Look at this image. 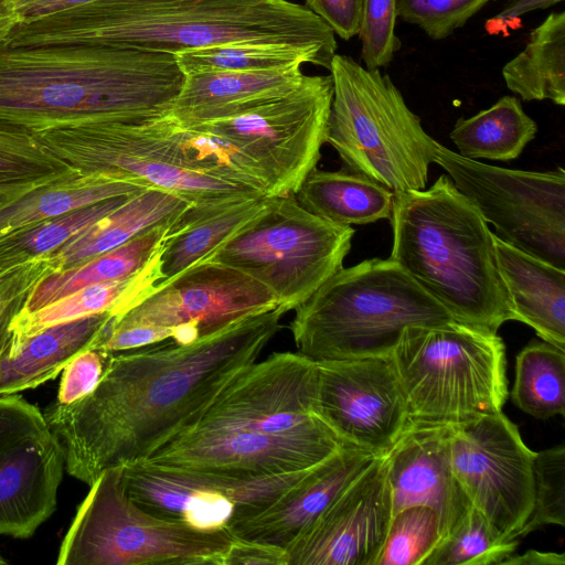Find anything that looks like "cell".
Listing matches in <instances>:
<instances>
[{
	"instance_id": "6da1fadb",
	"label": "cell",
	"mask_w": 565,
	"mask_h": 565,
	"mask_svg": "<svg viewBox=\"0 0 565 565\" xmlns=\"http://www.w3.org/2000/svg\"><path fill=\"white\" fill-rule=\"evenodd\" d=\"M286 312L252 315L186 344L167 339L111 353L89 394L43 413L66 471L90 486L107 469L146 460L258 360Z\"/></svg>"
},
{
	"instance_id": "7a4b0ae2",
	"label": "cell",
	"mask_w": 565,
	"mask_h": 565,
	"mask_svg": "<svg viewBox=\"0 0 565 565\" xmlns=\"http://www.w3.org/2000/svg\"><path fill=\"white\" fill-rule=\"evenodd\" d=\"M316 362L276 352L242 370L149 463L256 478L309 469L343 447L315 408Z\"/></svg>"
},
{
	"instance_id": "3957f363",
	"label": "cell",
	"mask_w": 565,
	"mask_h": 565,
	"mask_svg": "<svg viewBox=\"0 0 565 565\" xmlns=\"http://www.w3.org/2000/svg\"><path fill=\"white\" fill-rule=\"evenodd\" d=\"M231 42L287 43L337 54L335 34L288 0H93L19 22L3 44H108L177 53Z\"/></svg>"
},
{
	"instance_id": "277c9868",
	"label": "cell",
	"mask_w": 565,
	"mask_h": 565,
	"mask_svg": "<svg viewBox=\"0 0 565 565\" xmlns=\"http://www.w3.org/2000/svg\"><path fill=\"white\" fill-rule=\"evenodd\" d=\"M183 81L172 53L0 42V121L28 129L71 128L166 113Z\"/></svg>"
},
{
	"instance_id": "5b68a950",
	"label": "cell",
	"mask_w": 565,
	"mask_h": 565,
	"mask_svg": "<svg viewBox=\"0 0 565 565\" xmlns=\"http://www.w3.org/2000/svg\"><path fill=\"white\" fill-rule=\"evenodd\" d=\"M390 222L388 258L456 320L491 332L514 320L495 264L492 232L447 174L428 189L394 193Z\"/></svg>"
},
{
	"instance_id": "8992f818",
	"label": "cell",
	"mask_w": 565,
	"mask_h": 565,
	"mask_svg": "<svg viewBox=\"0 0 565 565\" xmlns=\"http://www.w3.org/2000/svg\"><path fill=\"white\" fill-rule=\"evenodd\" d=\"M295 310L290 332L312 361L391 356L407 328L458 321L391 258L342 267Z\"/></svg>"
},
{
	"instance_id": "52a82bcc",
	"label": "cell",
	"mask_w": 565,
	"mask_h": 565,
	"mask_svg": "<svg viewBox=\"0 0 565 565\" xmlns=\"http://www.w3.org/2000/svg\"><path fill=\"white\" fill-rule=\"evenodd\" d=\"M329 71L333 97L327 142L337 150L345 170L393 193L425 189L436 140L391 77L341 54L333 56Z\"/></svg>"
},
{
	"instance_id": "ba28073f",
	"label": "cell",
	"mask_w": 565,
	"mask_h": 565,
	"mask_svg": "<svg viewBox=\"0 0 565 565\" xmlns=\"http://www.w3.org/2000/svg\"><path fill=\"white\" fill-rule=\"evenodd\" d=\"M409 424L454 425L502 412L505 345L497 332L459 321L407 328L391 354Z\"/></svg>"
},
{
	"instance_id": "9c48e42d",
	"label": "cell",
	"mask_w": 565,
	"mask_h": 565,
	"mask_svg": "<svg viewBox=\"0 0 565 565\" xmlns=\"http://www.w3.org/2000/svg\"><path fill=\"white\" fill-rule=\"evenodd\" d=\"M232 539L227 529L202 531L146 511L129 497L121 466L103 471L90 484L56 563L221 565Z\"/></svg>"
},
{
	"instance_id": "30bf717a",
	"label": "cell",
	"mask_w": 565,
	"mask_h": 565,
	"mask_svg": "<svg viewBox=\"0 0 565 565\" xmlns=\"http://www.w3.org/2000/svg\"><path fill=\"white\" fill-rule=\"evenodd\" d=\"M353 235L351 226L308 212L295 196H270L258 216L202 262L250 276L290 311L343 267Z\"/></svg>"
},
{
	"instance_id": "8fae6325",
	"label": "cell",
	"mask_w": 565,
	"mask_h": 565,
	"mask_svg": "<svg viewBox=\"0 0 565 565\" xmlns=\"http://www.w3.org/2000/svg\"><path fill=\"white\" fill-rule=\"evenodd\" d=\"M434 162L507 244L565 269V171H523L471 160L435 143Z\"/></svg>"
},
{
	"instance_id": "7c38bea8",
	"label": "cell",
	"mask_w": 565,
	"mask_h": 565,
	"mask_svg": "<svg viewBox=\"0 0 565 565\" xmlns=\"http://www.w3.org/2000/svg\"><path fill=\"white\" fill-rule=\"evenodd\" d=\"M332 97L331 75H306L285 96L234 117L188 127L234 145L259 168L270 196H294L320 160Z\"/></svg>"
},
{
	"instance_id": "4fadbf2b",
	"label": "cell",
	"mask_w": 565,
	"mask_h": 565,
	"mask_svg": "<svg viewBox=\"0 0 565 565\" xmlns=\"http://www.w3.org/2000/svg\"><path fill=\"white\" fill-rule=\"evenodd\" d=\"M71 128L84 141L83 160L88 175L170 191L196 207H218L264 196L181 167L169 136L168 111Z\"/></svg>"
},
{
	"instance_id": "5bb4252c",
	"label": "cell",
	"mask_w": 565,
	"mask_h": 565,
	"mask_svg": "<svg viewBox=\"0 0 565 565\" xmlns=\"http://www.w3.org/2000/svg\"><path fill=\"white\" fill-rule=\"evenodd\" d=\"M278 306L274 294L230 266L201 262L156 286L111 323L153 329L159 341L186 344Z\"/></svg>"
},
{
	"instance_id": "9a60e30c",
	"label": "cell",
	"mask_w": 565,
	"mask_h": 565,
	"mask_svg": "<svg viewBox=\"0 0 565 565\" xmlns=\"http://www.w3.org/2000/svg\"><path fill=\"white\" fill-rule=\"evenodd\" d=\"M535 454L502 412L451 425L454 475L470 504L508 537H520L533 509Z\"/></svg>"
},
{
	"instance_id": "2e32d148",
	"label": "cell",
	"mask_w": 565,
	"mask_h": 565,
	"mask_svg": "<svg viewBox=\"0 0 565 565\" xmlns=\"http://www.w3.org/2000/svg\"><path fill=\"white\" fill-rule=\"evenodd\" d=\"M124 467L129 497L146 511L202 531L226 529L258 513L311 468L256 478L162 467L138 461Z\"/></svg>"
},
{
	"instance_id": "e0dca14e",
	"label": "cell",
	"mask_w": 565,
	"mask_h": 565,
	"mask_svg": "<svg viewBox=\"0 0 565 565\" xmlns=\"http://www.w3.org/2000/svg\"><path fill=\"white\" fill-rule=\"evenodd\" d=\"M315 408L343 446L386 452L409 425L391 356L315 361Z\"/></svg>"
},
{
	"instance_id": "ac0fdd59",
	"label": "cell",
	"mask_w": 565,
	"mask_h": 565,
	"mask_svg": "<svg viewBox=\"0 0 565 565\" xmlns=\"http://www.w3.org/2000/svg\"><path fill=\"white\" fill-rule=\"evenodd\" d=\"M392 519L382 454L286 546L289 565H376Z\"/></svg>"
},
{
	"instance_id": "d6986e66",
	"label": "cell",
	"mask_w": 565,
	"mask_h": 565,
	"mask_svg": "<svg viewBox=\"0 0 565 565\" xmlns=\"http://www.w3.org/2000/svg\"><path fill=\"white\" fill-rule=\"evenodd\" d=\"M450 435L451 425L411 423L383 454L393 515L414 505L433 509L439 520L440 540L471 507L452 471Z\"/></svg>"
},
{
	"instance_id": "ffe728a7",
	"label": "cell",
	"mask_w": 565,
	"mask_h": 565,
	"mask_svg": "<svg viewBox=\"0 0 565 565\" xmlns=\"http://www.w3.org/2000/svg\"><path fill=\"white\" fill-rule=\"evenodd\" d=\"M377 456L343 446L268 507L226 529L234 536L286 548Z\"/></svg>"
},
{
	"instance_id": "44dd1931",
	"label": "cell",
	"mask_w": 565,
	"mask_h": 565,
	"mask_svg": "<svg viewBox=\"0 0 565 565\" xmlns=\"http://www.w3.org/2000/svg\"><path fill=\"white\" fill-rule=\"evenodd\" d=\"M64 451L49 430L0 452V535L29 539L55 511Z\"/></svg>"
},
{
	"instance_id": "7402d4cb",
	"label": "cell",
	"mask_w": 565,
	"mask_h": 565,
	"mask_svg": "<svg viewBox=\"0 0 565 565\" xmlns=\"http://www.w3.org/2000/svg\"><path fill=\"white\" fill-rule=\"evenodd\" d=\"M305 76L301 66L184 75L168 114L184 127L234 117L292 92Z\"/></svg>"
},
{
	"instance_id": "603a6c76",
	"label": "cell",
	"mask_w": 565,
	"mask_h": 565,
	"mask_svg": "<svg viewBox=\"0 0 565 565\" xmlns=\"http://www.w3.org/2000/svg\"><path fill=\"white\" fill-rule=\"evenodd\" d=\"M492 242L514 320L530 326L543 341L565 351V269L507 244L493 233Z\"/></svg>"
},
{
	"instance_id": "cb8c5ba5",
	"label": "cell",
	"mask_w": 565,
	"mask_h": 565,
	"mask_svg": "<svg viewBox=\"0 0 565 565\" xmlns=\"http://www.w3.org/2000/svg\"><path fill=\"white\" fill-rule=\"evenodd\" d=\"M109 311L47 327L26 338L13 352L0 355V396L38 387L55 379L79 353L107 338Z\"/></svg>"
},
{
	"instance_id": "d4e9b609",
	"label": "cell",
	"mask_w": 565,
	"mask_h": 565,
	"mask_svg": "<svg viewBox=\"0 0 565 565\" xmlns=\"http://www.w3.org/2000/svg\"><path fill=\"white\" fill-rule=\"evenodd\" d=\"M191 205L170 191L147 188L65 242L57 253V260L64 269L73 268L119 247L153 226L171 224Z\"/></svg>"
},
{
	"instance_id": "484cf974",
	"label": "cell",
	"mask_w": 565,
	"mask_h": 565,
	"mask_svg": "<svg viewBox=\"0 0 565 565\" xmlns=\"http://www.w3.org/2000/svg\"><path fill=\"white\" fill-rule=\"evenodd\" d=\"M158 253L136 275L83 288L32 312L19 311L11 322L10 337L3 352H13L26 338L51 326L105 311L115 318L119 317L151 291L156 284L154 263Z\"/></svg>"
},
{
	"instance_id": "4316f807",
	"label": "cell",
	"mask_w": 565,
	"mask_h": 565,
	"mask_svg": "<svg viewBox=\"0 0 565 565\" xmlns=\"http://www.w3.org/2000/svg\"><path fill=\"white\" fill-rule=\"evenodd\" d=\"M308 212L339 225H365L390 220L394 193L348 170L324 171L317 167L294 195Z\"/></svg>"
},
{
	"instance_id": "83f0119b",
	"label": "cell",
	"mask_w": 565,
	"mask_h": 565,
	"mask_svg": "<svg viewBox=\"0 0 565 565\" xmlns=\"http://www.w3.org/2000/svg\"><path fill=\"white\" fill-rule=\"evenodd\" d=\"M169 227L170 224L153 226L115 249L46 277L20 311L32 312L83 288L136 275L158 253Z\"/></svg>"
},
{
	"instance_id": "f1b7e54d",
	"label": "cell",
	"mask_w": 565,
	"mask_h": 565,
	"mask_svg": "<svg viewBox=\"0 0 565 565\" xmlns=\"http://www.w3.org/2000/svg\"><path fill=\"white\" fill-rule=\"evenodd\" d=\"M507 87L523 100L565 105V12L534 28L525 47L502 67Z\"/></svg>"
},
{
	"instance_id": "f546056e",
	"label": "cell",
	"mask_w": 565,
	"mask_h": 565,
	"mask_svg": "<svg viewBox=\"0 0 565 565\" xmlns=\"http://www.w3.org/2000/svg\"><path fill=\"white\" fill-rule=\"evenodd\" d=\"M269 199L270 196H263L239 201L166 235L154 263L153 287L207 258L225 241L258 216L268 205Z\"/></svg>"
},
{
	"instance_id": "4dcf8cb0",
	"label": "cell",
	"mask_w": 565,
	"mask_h": 565,
	"mask_svg": "<svg viewBox=\"0 0 565 565\" xmlns=\"http://www.w3.org/2000/svg\"><path fill=\"white\" fill-rule=\"evenodd\" d=\"M535 121L514 96H503L490 108L459 118L450 139L459 154L471 159L508 161L518 158L536 135Z\"/></svg>"
},
{
	"instance_id": "1f68e13d",
	"label": "cell",
	"mask_w": 565,
	"mask_h": 565,
	"mask_svg": "<svg viewBox=\"0 0 565 565\" xmlns=\"http://www.w3.org/2000/svg\"><path fill=\"white\" fill-rule=\"evenodd\" d=\"M184 75L204 72H254L313 64L330 70L332 56L312 46L231 42L174 53Z\"/></svg>"
},
{
	"instance_id": "d6a6232c",
	"label": "cell",
	"mask_w": 565,
	"mask_h": 565,
	"mask_svg": "<svg viewBox=\"0 0 565 565\" xmlns=\"http://www.w3.org/2000/svg\"><path fill=\"white\" fill-rule=\"evenodd\" d=\"M168 116L169 136L181 167L270 196L259 168L234 145L213 134L183 127Z\"/></svg>"
},
{
	"instance_id": "836d02e7",
	"label": "cell",
	"mask_w": 565,
	"mask_h": 565,
	"mask_svg": "<svg viewBox=\"0 0 565 565\" xmlns=\"http://www.w3.org/2000/svg\"><path fill=\"white\" fill-rule=\"evenodd\" d=\"M513 403L537 419L565 414V351L543 341L524 347L515 359Z\"/></svg>"
},
{
	"instance_id": "e575fe53",
	"label": "cell",
	"mask_w": 565,
	"mask_h": 565,
	"mask_svg": "<svg viewBox=\"0 0 565 565\" xmlns=\"http://www.w3.org/2000/svg\"><path fill=\"white\" fill-rule=\"evenodd\" d=\"M147 189L141 184L104 175H88L73 188L44 191L0 212V231L31 225L99 201Z\"/></svg>"
},
{
	"instance_id": "d590c367",
	"label": "cell",
	"mask_w": 565,
	"mask_h": 565,
	"mask_svg": "<svg viewBox=\"0 0 565 565\" xmlns=\"http://www.w3.org/2000/svg\"><path fill=\"white\" fill-rule=\"evenodd\" d=\"M518 545L519 539L503 535L471 505L423 565H501Z\"/></svg>"
},
{
	"instance_id": "8d00e7d4",
	"label": "cell",
	"mask_w": 565,
	"mask_h": 565,
	"mask_svg": "<svg viewBox=\"0 0 565 565\" xmlns=\"http://www.w3.org/2000/svg\"><path fill=\"white\" fill-rule=\"evenodd\" d=\"M440 536L439 520L433 509L406 508L393 515L376 565H423Z\"/></svg>"
},
{
	"instance_id": "74e56055",
	"label": "cell",
	"mask_w": 565,
	"mask_h": 565,
	"mask_svg": "<svg viewBox=\"0 0 565 565\" xmlns=\"http://www.w3.org/2000/svg\"><path fill=\"white\" fill-rule=\"evenodd\" d=\"M533 469V509L520 532V537L544 525H565L564 444L536 452Z\"/></svg>"
},
{
	"instance_id": "f35d334b",
	"label": "cell",
	"mask_w": 565,
	"mask_h": 565,
	"mask_svg": "<svg viewBox=\"0 0 565 565\" xmlns=\"http://www.w3.org/2000/svg\"><path fill=\"white\" fill-rule=\"evenodd\" d=\"M396 0H362L358 35L361 58L369 71L387 66L401 41L395 34Z\"/></svg>"
},
{
	"instance_id": "ab89813d",
	"label": "cell",
	"mask_w": 565,
	"mask_h": 565,
	"mask_svg": "<svg viewBox=\"0 0 565 565\" xmlns=\"http://www.w3.org/2000/svg\"><path fill=\"white\" fill-rule=\"evenodd\" d=\"M488 0H396L403 21L419 26L430 39L443 40L475 15Z\"/></svg>"
},
{
	"instance_id": "60d3db41",
	"label": "cell",
	"mask_w": 565,
	"mask_h": 565,
	"mask_svg": "<svg viewBox=\"0 0 565 565\" xmlns=\"http://www.w3.org/2000/svg\"><path fill=\"white\" fill-rule=\"evenodd\" d=\"M132 194L106 199L65 213L30 231L22 243L35 255L50 252L124 204Z\"/></svg>"
},
{
	"instance_id": "b9f144b4",
	"label": "cell",
	"mask_w": 565,
	"mask_h": 565,
	"mask_svg": "<svg viewBox=\"0 0 565 565\" xmlns=\"http://www.w3.org/2000/svg\"><path fill=\"white\" fill-rule=\"evenodd\" d=\"M110 354L96 348L77 354L62 371L56 403L72 404L89 394L103 376Z\"/></svg>"
},
{
	"instance_id": "7bdbcfd3",
	"label": "cell",
	"mask_w": 565,
	"mask_h": 565,
	"mask_svg": "<svg viewBox=\"0 0 565 565\" xmlns=\"http://www.w3.org/2000/svg\"><path fill=\"white\" fill-rule=\"evenodd\" d=\"M43 413L21 395L0 396V452L49 431Z\"/></svg>"
},
{
	"instance_id": "ee69618b",
	"label": "cell",
	"mask_w": 565,
	"mask_h": 565,
	"mask_svg": "<svg viewBox=\"0 0 565 565\" xmlns=\"http://www.w3.org/2000/svg\"><path fill=\"white\" fill-rule=\"evenodd\" d=\"M305 6L341 39L358 35L362 0H306Z\"/></svg>"
},
{
	"instance_id": "f6af8a7d",
	"label": "cell",
	"mask_w": 565,
	"mask_h": 565,
	"mask_svg": "<svg viewBox=\"0 0 565 565\" xmlns=\"http://www.w3.org/2000/svg\"><path fill=\"white\" fill-rule=\"evenodd\" d=\"M221 565H289L286 548L233 535Z\"/></svg>"
},
{
	"instance_id": "bcb514c9",
	"label": "cell",
	"mask_w": 565,
	"mask_h": 565,
	"mask_svg": "<svg viewBox=\"0 0 565 565\" xmlns=\"http://www.w3.org/2000/svg\"><path fill=\"white\" fill-rule=\"evenodd\" d=\"M89 1L93 0H8L10 8L21 21L66 10Z\"/></svg>"
},
{
	"instance_id": "7dc6e473",
	"label": "cell",
	"mask_w": 565,
	"mask_h": 565,
	"mask_svg": "<svg viewBox=\"0 0 565 565\" xmlns=\"http://www.w3.org/2000/svg\"><path fill=\"white\" fill-rule=\"evenodd\" d=\"M562 1L563 0H511L500 13L489 21V23H492L493 28L504 26L527 12L546 9Z\"/></svg>"
},
{
	"instance_id": "c3c4849f",
	"label": "cell",
	"mask_w": 565,
	"mask_h": 565,
	"mask_svg": "<svg viewBox=\"0 0 565 565\" xmlns=\"http://www.w3.org/2000/svg\"><path fill=\"white\" fill-rule=\"evenodd\" d=\"M501 565H565V554L529 550L521 555H510Z\"/></svg>"
},
{
	"instance_id": "681fc988",
	"label": "cell",
	"mask_w": 565,
	"mask_h": 565,
	"mask_svg": "<svg viewBox=\"0 0 565 565\" xmlns=\"http://www.w3.org/2000/svg\"><path fill=\"white\" fill-rule=\"evenodd\" d=\"M17 313L13 305L0 301V355L7 347L10 337V326Z\"/></svg>"
},
{
	"instance_id": "f907efd6",
	"label": "cell",
	"mask_w": 565,
	"mask_h": 565,
	"mask_svg": "<svg viewBox=\"0 0 565 565\" xmlns=\"http://www.w3.org/2000/svg\"><path fill=\"white\" fill-rule=\"evenodd\" d=\"M20 21L8 0H0V40H3Z\"/></svg>"
},
{
	"instance_id": "816d5d0a",
	"label": "cell",
	"mask_w": 565,
	"mask_h": 565,
	"mask_svg": "<svg viewBox=\"0 0 565 565\" xmlns=\"http://www.w3.org/2000/svg\"><path fill=\"white\" fill-rule=\"evenodd\" d=\"M6 563H7V561L0 555V565L6 564Z\"/></svg>"
},
{
	"instance_id": "f5cc1de1",
	"label": "cell",
	"mask_w": 565,
	"mask_h": 565,
	"mask_svg": "<svg viewBox=\"0 0 565 565\" xmlns=\"http://www.w3.org/2000/svg\"><path fill=\"white\" fill-rule=\"evenodd\" d=\"M497 1V0H495Z\"/></svg>"
}]
</instances>
